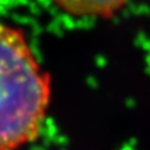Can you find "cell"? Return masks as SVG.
Returning <instances> with one entry per match:
<instances>
[{"label":"cell","instance_id":"cell-1","mask_svg":"<svg viewBox=\"0 0 150 150\" xmlns=\"http://www.w3.org/2000/svg\"><path fill=\"white\" fill-rule=\"evenodd\" d=\"M51 81L21 31L0 24V150H17L38 136Z\"/></svg>","mask_w":150,"mask_h":150},{"label":"cell","instance_id":"cell-2","mask_svg":"<svg viewBox=\"0 0 150 150\" xmlns=\"http://www.w3.org/2000/svg\"><path fill=\"white\" fill-rule=\"evenodd\" d=\"M63 11L78 17L110 18L117 13L128 0H53Z\"/></svg>","mask_w":150,"mask_h":150}]
</instances>
